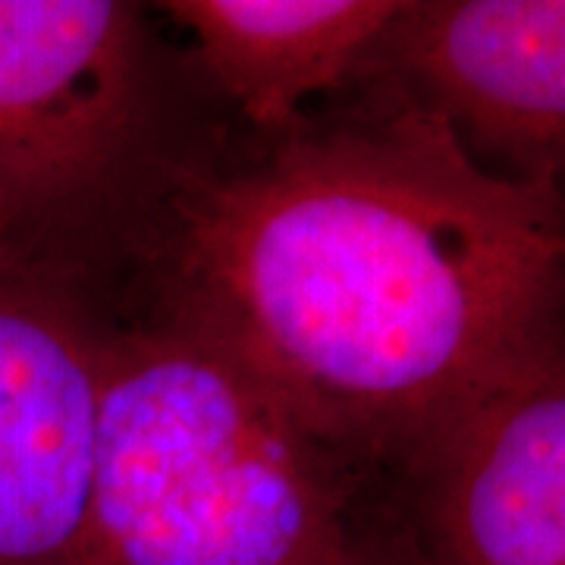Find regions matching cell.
<instances>
[{"label":"cell","instance_id":"obj_6","mask_svg":"<svg viewBox=\"0 0 565 565\" xmlns=\"http://www.w3.org/2000/svg\"><path fill=\"white\" fill-rule=\"evenodd\" d=\"M102 345L0 274V565H76L88 509Z\"/></svg>","mask_w":565,"mask_h":565},{"label":"cell","instance_id":"obj_7","mask_svg":"<svg viewBox=\"0 0 565 565\" xmlns=\"http://www.w3.org/2000/svg\"><path fill=\"white\" fill-rule=\"evenodd\" d=\"M161 10L248 120L282 126L384 54L405 0H173Z\"/></svg>","mask_w":565,"mask_h":565},{"label":"cell","instance_id":"obj_4","mask_svg":"<svg viewBox=\"0 0 565 565\" xmlns=\"http://www.w3.org/2000/svg\"><path fill=\"white\" fill-rule=\"evenodd\" d=\"M384 51L484 170L565 204V0L405 3Z\"/></svg>","mask_w":565,"mask_h":565},{"label":"cell","instance_id":"obj_3","mask_svg":"<svg viewBox=\"0 0 565 565\" xmlns=\"http://www.w3.org/2000/svg\"><path fill=\"white\" fill-rule=\"evenodd\" d=\"M136 104L132 7L0 0V192L29 217L104 180Z\"/></svg>","mask_w":565,"mask_h":565},{"label":"cell","instance_id":"obj_8","mask_svg":"<svg viewBox=\"0 0 565 565\" xmlns=\"http://www.w3.org/2000/svg\"><path fill=\"white\" fill-rule=\"evenodd\" d=\"M25 221H29V214L13 199H7L0 192V274L13 270L17 239H20V230Z\"/></svg>","mask_w":565,"mask_h":565},{"label":"cell","instance_id":"obj_1","mask_svg":"<svg viewBox=\"0 0 565 565\" xmlns=\"http://www.w3.org/2000/svg\"><path fill=\"white\" fill-rule=\"evenodd\" d=\"M185 321L321 446L415 459L559 333L565 204L412 98L195 195Z\"/></svg>","mask_w":565,"mask_h":565},{"label":"cell","instance_id":"obj_2","mask_svg":"<svg viewBox=\"0 0 565 565\" xmlns=\"http://www.w3.org/2000/svg\"><path fill=\"white\" fill-rule=\"evenodd\" d=\"M321 449L189 327L102 349L76 565H340Z\"/></svg>","mask_w":565,"mask_h":565},{"label":"cell","instance_id":"obj_9","mask_svg":"<svg viewBox=\"0 0 565 565\" xmlns=\"http://www.w3.org/2000/svg\"><path fill=\"white\" fill-rule=\"evenodd\" d=\"M340 565H374V563H367V559H362V556H359V553H355V550H352V553H349V556H345L343 563ZM424 565V563H422Z\"/></svg>","mask_w":565,"mask_h":565},{"label":"cell","instance_id":"obj_5","mask_svg":"<svg viewBox=\"0 0 565 565\" xmlns=\"http://www.w3.org/2000/svg\"><path fill=\"white\" fill-rule=\"evenodd\" d=\"M424 565H565V333L418 456Z\"/></svg>","mask_w":565,"mask_h":565}]
</instances>
